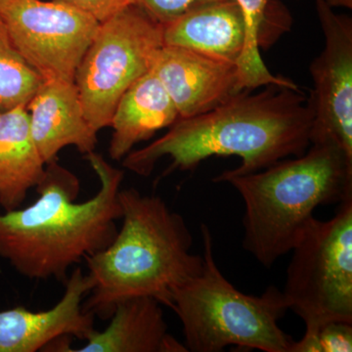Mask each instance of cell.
I'll list each match as a JSON object with an SVG mask.
<instances>
[{
  "mask_svg": "<svg viewBox=\"0 0 352 352\" xmlns=\"http://www.w3.org/2000/svg\"><path fill=\"white\" fill-rule=\"evenodd\" d=\"M244 14L247 27V41L243 56L238 63L240 90H254L268 85L294 87L296 83L288 78L274 76L264 64L259 48L261 32L266 21L270 0H235Z\"/></svg>",
  "mask_w": 352,
  "mask_h": 352,
  "instance_id": "obj_18",
  "label": "cell"
},
{
  "mask_svg": "<svg viewBox=\"0 0 352 352\" xmlns=\"http://www.w3.org/2000/svg\"><path fill=\"white\" fill-rule=\"evenodd\" d=\"M0 17L28 63L44 80L75 82L100 23L65 2L11 0Z\"/></svg>",
  "mask_w": 352,
  "mask_h": 352,
  "instance_id": "obj_8",
  "label": "cell"
},
{
  "mask_svg": "<svg viewBox=\"0 0 352 352\" xmlns=\"http://www.w3.org/2000/svg\"><path fill=\"white\" fill-rule=\"evenodd\" d=\"M352 324L331 321L311 331L295 342L291 352H351Z\"/></svg>",
  "mask_w": 352,
  "mask_h": 352,
  "instance_id": "obj_19",
  "label": "cell"
},
{
  "mask_svg": "<svg viewBox=\"0 0 352 352\" xmlns=\"http://www.w3.org/2000/svg\"><path fill=\"white\" fill-rule=\"evenodd\" d=\"M152 72L170 95L179 119L210 112L241 91L237 65L179 46L164 45Z\"/></svg>",
  "mask_w": 352,
  "mask_h": 352,
  "instance_id": "obj_11",
  "label": "cell"
},
{
  "mask_svg": "<svg viewBox=\"0 0 352 352\" xmlns=\"http://www.w3.org/2000/svg\"><path fill=\"white\" fill-rule=\"evenodd\" d=\"M46 164L32 136L27 107L0 113V207L3 212L23 207L36 188Z\"/></svg>",
  "mask_w": 352,
  "mask_h": 352,
  "instance_id": "obj_16",
  "label": "cell"
},
{
  "mask_svg": "<svg viewBox=\"0 0 352 352\" xmlns=\"http://www.w3.org/2000/svg\"><path fill=\"white\" fill-rule=\"evenodd\" d=\"M76 7L95 18L99 23L105 22L113 15L132 6V0H57Z\"/></svg>",
  "mask_w": 352,
  "mask_h": 352,
  "instance_id": "obj_21",
  "label": "cell"
},
{
  "mask_svg": "<svg viewBox=\"0 0 352 352\" xmlns=\"http://www.w3.org/2000/svg\"><path fill=\"white\" fill-rule=\"evenodd\" d=\"M325 45L310 64L311 141L331 139L352 157V20L315 0Z\"/></svg>",
  "mask_w": 352,
  "mask_h": 352,
  "instance_id": "obj_9",
  "label": "cell"
},
{
  "mask_svg": "<svg viewBox=\"0 0 352 352\" xmlns=\"http://www.w3.org/2000/svg\"><path fill=\"white\" fill-rule=\"evenodd\" d=\"M44 80L14 45L0 17V113L27 107Z\"/></svg>",
  "mask_w": 352,
  "mask_h": 352,
  "instance_id": "obj_17",
  "label": "cell"
},
{
  "mask_svg": "<svg viewBox=\"0 0 352 352\" xmlns=\"http://www.w3.org/2000/svg\"><path fill=\"white\" fill-rule=\"evenodd\" d=\"M122 224L115 239L88 256L94 281L83 308L109 320L118 303L150 296L171 307L173 289L200 274L203 256L192 254L193 236L182 215L160 197L120 189Z\"/></svg>",
  "mask_w": 352,
  "mask_h": 352,
  "instance_id": "obj_3",
  "label": "cell"
},
{
  "mask_svg": "<svg viewBox=\"0 0 352 352\" xmlns=\"http://www.w3.org/2000/svg\"><path fill=\"white\" fill-rule=\"evenodd\" d=\"M219 1L224 0H132V4L164 25L197 8Z\"/></svg>",
  "mask_w": 352,
  "mask_h": 352,
  "instance_id": "obj_20",
  "label": "cell"
},
{
  "mask_svg": "<svg viewBox=\"0 0 352 352\" xmlns=\"http://www.w3.org/2000/svg\"><path fill=\"white\" fill-rule=\"evenodd\" d=\"M61 300L50 309H0V352H36L61 337L85 340L94 332V314L83 302L94 286L89 275L76 267L65 282Z\"/></svg>",
  "mask_w": 352,
  "mask_h": 352,
  "instance_id": "obj_10",
  "label": "cell"
},
{
  "mask_svg": "<svg viewBox=\"0 0 352 352\" xmlns=\"http://www.w3.org/2000/svg\"><path fill=\"white\" fill-rule=\"evenodd\" d=\"M258 94L241 90L226 103L201 115L179 119L151 144L131 151L124 168L149 176L164 157V175L191 171L212 156H236L242 164L222 175L263 170L289 157L302 156L311 144L314 113L309 99L296 87L268 85Z\"/></svg>",
  "mask_w": 352,
  "mask_h": 352,
  "instance_id": "obj_1",
  "label": "cell"
},
{
  "mask_svg": "<svg viewBox=\"0 0 352 352\" xmlns=\"http://www.w3.org/2000/svg\"><path fill=\"white\" fill-rule=\"evenodd\" d=\"M85 346L67 352H187L168 333L162 305L150 296L127 298L116 305L110 324L94 330Z\"/></svg>",
  "mask_w": 352,
  "mask_h": 352,
  "instance_id": "obj_14",
  "label": "cell"
},
{
  "mask_svg": "<svg viewBox=\"0 0 352 352\" xmlns=\"http://www.w3.org/2000/svg\"><path fill=\"white\" fill-rule=\"evenodd\" d=\"M204 268L171 293V309L182 324L192 352H220L228 346L264 352H291L294 340L279 327L288 311L282 291L270 286L261 296L238 291L219 270L207 224H201Z\"/></svg>",
  "mask_w": 352,
  "mask_h": 352,
  "instance_id": "obj_5",
  "label": "cell"
},
{
  "mask_svg": "<svg viewBox=\"0 0 352 352\" xmlns=\"http://www.w3.org/2000/svg\"><path fill=\"white\" fill-rule=\"evenodd\" d=\"M85 157L100 182L92 198L76 201L80 179L55 160L46 164L36 201L0 212V258L22 276L65 283L76 264L115 239L124 171L95 151Z\"/></svg>",
  "mask_w": 352,
  "mask_h": 352,
  "instance_id": "obj_2",
  "label": "cell"
},
{
  "mask_svg": "<svg viewBox=\"0 0 352 352\" xmlns=\"http://www.w3.org/2000/svg\"><path fill=\"white\" fill-rule=\"evenodd\" d=\"M163 28L164 45L179 46L234 65L244 53L247 27L235 0L200 7Z\"/></svg>",
  "mask_w": 352,
  "mask_h": 352,
  "instance_id": "obj_13",
  "label": "cell"
},
{
  "mask_svg": "<svg viewBox=\"0 0 352 352\" xmlns=\"http://www.w3.org/2000/svg\"><path fill=\"white\" fill-rule=\"evenodd\" d=\"M10 1L11 0H0V10H2Z\"/></svg>",
  "mask_w": 352,
  "mask_h": 352,
  "instance_id": "obj_23",
  "label": "cell"
},
{
  "mask_svg": "<svg viewBox=\"0 0 352 352\" xmlns=\"http://www.w3.org/2000/svg\"><path fill=\"white\" fill-rule=\"evenodd\" d=\"M245 204L243 247L270 268L292 251L319 206L352 197V157L331 139H316L302 156L256 173H220Z\"/></svg>",
  "mask_w": 352,
  "mask_h": 352,
  "instance_id": "obj_4",
  "label": "cell"
},
{
  "mask_svg": "<svg viewBox=\"0 0 352 352\" xmlns=\"http://www.w3.org/2000/svg\"><path fill=\"white\" fill-rule=\"evenodd\" d=\"M163 30L133 4L100 23L75 78L85 116L97 131L111 126L122 95L152 71L164 46Z\"/></svg>",
  "mask_w": 352,
  "mask_h": 352,
  "instance_id": "obj_7",
  "label": "cell"
},
{
  "mask_svg": "<svg viewBox=\"0 0 352 352\" xmlns=\"http://www.w3.org/2000/svg\"><path fill=\"white\" fill-rule=\"evenodd\" d=\"M34 143L44 163L57 160L64 148L94 152L98 131L88 122L75 82L45 80L27 106Z\"/></svg>",
  "mask_w": 352,
  "mask_h": 352,
  "instance_id": "obj_12",
  "label": "cell"
},
{
  "mask_svg": "<svg viewBox=\"0 0 352 352\" xmlns=\"http://www.w3.org/2000/svg\"><path fill=\"white\" fill-rule=\"evenodd\" d=\"M291 252L282 294L305 331L331 321L352 324V197L332 219L314 217Z\"/></svg>",
  "mask_w": 352,
  "mask_h": 352,
  "instance_id": "obj_6",
  "label": "cell"
},
{
  "mask_svg": "<svg viewBox=\"0 0 352 352\" xmlns=\"http://www.w3.org/2000/svg\"><path fill=\"white\" fill-rule=\"evenodd\" d=\"M179 120L175 104L153 72L133 83L120 99L111 126L109 155L122 161L134 146L149 140L157 131Z\"/></svg>",
  "mask_w": 352,
  "mask_h": 352,
  "instance_id": "obj_15",
  "label": "cell"
},
{
  "mask_svg": "<svg viewBox=\"0 0 352 352\" xmlns=\"http://www.w3.org/2000/svg\"><path fill=\"white\" fill-rule=\"evenodd\" d=\"M330 7L344 6L346 8L351 9L352 0H325Z\"/></svg>",
  "mask_w": 352,
  "mask_h": 352,
  "instance_id": "obj_22",
  "label": "cell"
}]
</instances>
